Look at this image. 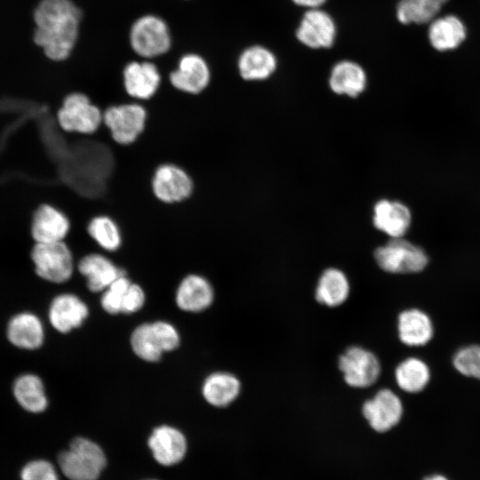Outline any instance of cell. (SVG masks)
Wrapping results in <instances>:
<instances>
[{"instance_id": "e0dca14e", "label": "cell", "mask_w": 480, "mask_h": 480, "mask_svg": "<svg viewBox=\"0 0 480 480\" xmlns=\"http://www.w3.org/2000/svg\"><path fill=\"white\" fill-rule=\"evenodd\" d=\"M86 304L70 293L55 297L49 308L51 324L60 332H68L79 327L88 316Z\"/></svg>"}, {"instance_id": "f546056e", "label": "cell", "mask_w": 480, "mask_h": 480, "mask_svg": "<svg viewBox=\"0 0 480 480\" xmlns=\"http://www.w3.org/2000/svg\"><path fill=\"white\" fill-rule=\"evenodd\" d=\"M448 0H399L396 17L402 24H422L432 20Z\"/></svg>"}, {"instance_id": "d590c367", "label": "cell", "mask_w": 480, "mask_h": 480, "mask_svg": "<svg viewBox=\"0 0 480 480\" xmlns=\"http://www.w3.org/2000/svg\"><path fill=\"white\" fill-rule=\"evenodd\" d=\"M145 302V293L137 284H131L125 292L121 313L132 314L140 310Z\"/></svg>"}, {"instance_id": "44dd1931", "label": "cell", "mask_w": 480, "mask_h": 480, "mask_svg": "<svg viewBox=\"0 0 480 480\" xmlns=\"http://www.w3.org/2000/svg\"><path fill=\"white\" fill-rule=\"evenodd\" d=\"M237 68L244 80H263L269 77L276 70V59L274 53L266 47L253 45L241 52Z\"/></svg>"}, {"instance_id": "d6986e66", "label": "cell", "mask_w": 480, "mask_h": 480, "mask_svg": "<svg viewBox=\"0 0 480 480\" xmlns=\"http://www.w3.org/2000/svg\"><path fill=\"white\" fill-rule=\"evenodd\" d=\"M397 331L400 340L410 347L426 345L434 334L430 317L418 308L406 309L399 314Z\"/></svg>"}, {"instance_id": "836d02e7", "label": "cell", "mask_w": 480, "mask_h": 480, "mask_svg": "<svg viewBox=\"0 0 480 480\" xmlns=\"http://www.w3.org/2000/svg\"><path fill=\"white\" fill-rule=\"evenodd\" d=\"M21 480H59L54 466L44 460L27 463L20 472Z\"/></svg>"}, {"instance_id": "5bb4252c", "label": "cell", "mask_w": 480, "mask_h": 480, "mask_svg": "<svg viewBox=\"0 0 480 480\" xmlns=\"http://www.w3.org/2000/svg\"><path fill=\"white\" fill-rule=\"evenodd\" d=\"M296 37L308 48H329L336 37V25L326 12L320 8L308 9L297 28Z\"/></svg>"}, {"instance_id": "4316f807", "label": "cell", "mask_w": 480, "mask_h": 480, "mask_svg": "<svg viewBox=\"0 0 480 480\" xmlns=\"http://www.w3.org/2000/svg\"><path fill=\"white\" fill-rule=\"evenodd\" d=\"M349 294V283L346 275L337 268H328L321 275L316 289V299L328 307L342 304Z\"/></svg>"}, {"instance_id": "d6a6232c", "label": "cell", "mask_w": 480, "mask_h": 480, "mask_svg": "<svg viewBox=\"0 0 480 480\" xmlns=\"http://www.w3.org/2000/svg\"><path fill=\"white\" fill-rule=\"evenodd\" d=\"M132 283L126 275L116 278L101 296L102 308L108 314H118L122 311L123 298Z\"/></svg>"}, {"instance_id": "9a60e30c", "label": "cell", "mask_w": 480, "mask_h": 480, "mask_svg": "<svg viewBox=\"0 0 480 480\" xmlns=\"http://www.w3.org/2000/svg\"><path fill=\"white\" fill-rule=\"evenodd\" d=\"M70 229L69 217L53 204H43L34 212L31 234L36 243L65 241Z\"/></svg>"}, {"instance_id": "7402d4cb", "label": "cell", "mask_w": 480, "mask_h": 480, "mask_svg": "<svg viewBox=\"0 0 480 480\" xmlns=\"http://www.w3.org/2000/svg\"><path fill=\"white\" fill-rule=\"evenodd\" d=\"M366 74L364 68L351 60H342L332 68L329 85L337 94L356 97L366 86Z\"/></svg>"}, {"instance_id": "83f0119b", "label": "cell", "mask_w": 480, "mask_h": 480, "mask_svg": "<svg viewBox=\"0 0 480 480\" xmlns=\"http://www.w3.org/2000/svg\"><path fill=\"white\" fill-rule=\"evenodd\" d=\"M13 394L20 405L30 412H42L47 407L44 384L36 375L24 374L17 378Z\"/></svg>"}, {"instance_id": "f1b7e54d", "label": "cell", "mask_w": 480, "mask_h": 480, "mask_svg": "<svg viewBox=\"0 0 480 480\" xmlns=\"http://www.w3.org/2000/svg\"><path fill=\"white\" fill-rule=\"evenodd\" d=\"M395 378L402 390L407 393H418L428 384L430 370L424 361L409 357L397 365Z\"/></svg>"}, {"instance_id": "f35d334b", "label": "cell", "mask_w": 480, "mask_h": 480, "mask_svg": "<svg viewBox=\"0 0 480 480\" xmlns=\"http://www.w3.org/2000/svg\"><path fill=\"white\" fill-rule=\"evenodd\" d=\"M153 480V479H152Z\"/></svg>"}, {"instance_id": "cb8c5ba5", "label": "cell", "mask_w": 480, "mask_h": 480, "mask_svg": "<svg viewBox=\"0 0 480 480\" xmlns=\"http://www.w3.org/2000/svg\"><path fill=\"white\" fill-rule=\"evenodd\" d=\"M466 28L454 15H446L433 20L428 29L431 45L444 52L457 48L466 38Z\"/></svg>"}, {"instance_id": "1f68e13d", "label": "cell", "mask_w": 480, "mask_h": 480, "mask_svg": "<svg viewBox=\"0 0 480 480\" xmlns=\"http://www.w3.org/2000/svg\"><path fill=\"white\" fill-rule=\"evenodd\" d=\"M452 364L460 374L480 380V346L460 348L452 357Z\"/></svg>"}, {"instance_id": "484cf974", "label": "cell", "mask_w": 480, "mask_h": 480, "mask_svg": "<svg viewBox=\"0 0 480 480\" xmlns=\"http://www.w3.org/2000/svg\"><path fill=\"white\" fill-rule=\"evenodd\" d=\"M240 382L231 373L214 372L204 381L202 393L212 405L224 407L230 404L239 395Z\"/></svg>"}, {"instance_id": "277c9868", "label": "cell", "mask_w": 480, "mask_h": 480, "mask_svg": "<svg viewBox=\"0 0 480 480\" xmlns=\"http://www.w3.org/2000/svg\"><path fill=\"white\" fill-rule=\"evenodd\" d=\"M63 475L70 480H97L107 460L101 447L84 437H76L58 459Z\"/></svg>"}, {"instance_id": "d4e9b609", "label": "cell", "mask_w": 480, "mask_h": 480, "mask_svg": "<svg viewBox=\"0 0 480 480\" xmlns=\"http://www.w3.org/2000/svg\"><path fill=\"white\" fill-rule=\"evenodd\" d=\"M86 231L100 252L114 253L123 244L119 224L108 214H98L90 219Z\"/></svg>"}, {"instance_id": "9c48e42d", "label": "cell", "mask_w": 480, "mask_h": 480, "mask_svg": "<svg viewBox=\"0 0 480 480\" xmlns=\"http://www.w3.org/2000/svg\"><path fill=\"white\" fill-rule=\"evenodd\" d=\"M374 259L381 269L393 274H412L422 271L428 259L424 250L402 237L391 238L374 252Z\"/></svg>"}, {"instance_id": "5b68a950", "label": "cell", "mask_w": 480, "mask_h": 480, "mask_svg": "<svg viewBox=\"0 0 480 480\" xmlns=\"http://www.w3.org/2000/svg\"><path fill=\"white\" fill-rule=\"evenodd\" d=\"M102 114L103 125L109 131L111 139L122 146L134 143L147 125L148 111L142 102L113 104L103 109Z\"/></svg>"}, {"instance_id": "603a6c76", "label": "cell", "mask_w": 480, "mask_h": 480, "mask_svg": "<svg viewBox=\"0 0 480 480\" xmlns=\"http://www.w3.org/2000/svg\"><path fill=\"white\" fill-rule=\"evenodd\" d=\"M7 337L10 342L18 348L36 349L44 341L43 324L34 314H18L9 322Z\"/></svg>"}, {"instance_id": "7a4b0ae2", "label": "cell", "mask_w": 480, "mask_h": 480, "mask_svg": "<svg viewBox=\"0 0 480 480\" xmlns=\"http://www.w3.org/2000/svg\"><path fill=\"white\" fill-rule=\"evenodd\" d=\"M172 42L168 22L156 13L140 15L129 28V45L140 59L154 60L165 55L171 51Z\"/></svg>"}, {"instance_id": "8992f818", "label": "cell", "mask_w": 480, "mask_h": 480, "mask_svg": "<svg viewBox=\"0 0 480 480\" xmlns=\"http://www.w3.org/2000/svg\"><path fill=\"white\" fill-rule=\"evenodd\" d=\"M164 78L177 92L196 96L210 87L212 75L211 67L203 55L188 52L179 57L175 66Z\"/></svg>"}, {"instance_id": "6da1fadb", "label": "cell", "mask_w": 480, "mask_h": 480, "mask_svg": "<svg viewBox=\"0 0 480 480\" xmlns=\"http://www.w3.org/2000/svg\"><path fill=\"white\" fill-rule=\"evenodd\" d=\"M34 41L52 61L68 60L78 42L82 9L73 0H40L34 11Z\"/></svg>"}, {"instance_id": "8fae6325", "label": "cell", "mask_w": 480, "mask_h": 480, "mask_svg": "<svg viewBox=\"0 0 480 480\" xmlns=\"http://www.w3.org/2000/svg\"><path fill=\"white\" fill-rule=\"evenodd\" d=\"M339 367L347 384L353 388H367L376 382L380 374V364L372 352L353 346L340 356Z\"/></svg>"}, {"instance_id": "ffe728a7", "label": "cell", "mask_w": 480, "mask_h": 480, "mask_svg": "<svg viewBox=\"0 0 480 480\" xmlns=\"http://www.w3.org/2000/svg\"><path fill=\"white\" fill-rule=\"evenodd\" d=\"M373 224L391 238L402 237L411 223L409 209L400 202L380 200L374 206Z\"/></svg>"}, {"instance_id": "4dcf8cb0", "label": "cell", "mask_w": 480, "mask_h": 480, "mask_svg": "<svg viewBox=\"0 0 480 480\" xmlns=\"http://www.w3.org/2000/svg\"><path fill=\"white\" fill-rule=\"evenodd\" d=\"M131 345L137 356L144 361H158L164 353L154 332L152 324L137 326L131 336Z\"/></svg>"}, {"instance_id": "2e32d148", "label": "cell", "mask_w": 480, "mask_h": 480, "mask_svg": "<svg viewBox=\"0 0 480 480\" xmlns=\"http://www.w3.org/2000/svg\"><path fill=\"white\" fill-rule=\"evenodd\" d=\"M154 459L163 466L180 462L187 452V440L176 428L163 425L156 428L148 440Z\"/></svg>"}, {"instance_id": "8d00e7d4", "label": "cell", "mask_w": 480, "mask_h": 480, "mask_svg": "<svg viewBox=\"0 0 480 480\" xmlns=\"http://www.w3.org/2000/svg\"><path fill=\"white\" fill-rule=\"evenodd\" d=\"M297 5L307 7L308 9L319 8L325 0H292Z\"/></svg>"}, {"instance_id": "30bf717a", "label": "cell", "mask_w": 480, "mask_h": 480, "mask_svg": "<svg viewBox=\"0 0 480 480\" xmlns=\"http://www.w3.org/2000/svg\"><path fill=\"white\" fill-rule=\"evenodd\" d=\"M194 187L190 174L173 163L159 164L151 179V188L155 197L166 204L185 202L192 196Z\"/></svg>"}, {"instance_id": "7c38bea8", "label": "cell", "mask_w": 480, "mask_h": 480, "mask_svg": "<svg viewBox=\"0 0 480 480\" xmlns=\"http://www.w3.org/2000/svg\"><path fill=\"white\" fill-rule=\"evenodd\" d=\"M403 412L399 396L388 388L379 390L362 407L364 419L378 433H385L396 426L402 419Z\"/></svg>"}, {"instance_id": "4fadbf2b", "label": "cell", "mask_w": 480, "mask_h": 480, "mask_svg": "<svg viewBox=\"0 0 480 480\" xmlns=\"http://www.w3.org/2000/svg\"><path fill=\"white\" fill-rule=\"evenodd\" d=\"M76 268L85 277L88 289L93 292L106 290L116 278L126 275L124 268L117 266L113 260L100 251L82 255Z\"/></svg>"}, {"instance_id": "e575fe53", "label": "cell", "mask_w": 480, "mask_h": 480, "mask_svg": "<svg viewBox=\"0 0 480 480\" xmlns=\"http://www.w3.org/2000/svg\"><path fill=\"white\" fill-rule=\"evenodd\" d=\"M151 324L163 352L174 350L179 346L180 336L173 325L164 321Z\"/></svg>"}, {"instance_id": "74e56055", "label": "cell", "mask_w": 480, "mask_h": 480, "mask_svg": "<svg viewBox=\"0 0 480 480\" xmlns=\"http://www.w3.org/2000/svg\"><path fill=\"white\" fill-rule=\"evenodd\" d=\"M424 480H448L445 476L442 475H432L426 477Z\"/></svg>"}, {"instance_id": "ac0fdd59", "label": "cell", "mask_w": 480, "mask_h": 480, "mask_svg": "<svg viewBox=\"0 0 480 480\" xmlns=\"http://www.w3.org/2000/svg\"><path fill=\"white\" fill-rule=\"evenodd\" d=\"M212 300V287L204 277L190 274L180 283L176 292V304L180 309L200 312L209 308Z\"/></svg>"}, {"instance_id": "3957f363", "label": "cell", "mask_w": 480, "mask_h": 480, "mask_svg": "<svg viewBox=\"0 0 480 480\" xmlns=\"http://www.w3.org/2000/svg\"><path fill=\"white\" fill-rule=\"evenodd\" d=\"M102 112L88 94L73 91L62 98L56 111V121L64 132L90 135L103 124Z\"/></svg>"}, {"instance_id": "ba28073f", "label": "cell", "mask_w": 480, "mask_h": 480, "mask_svg": "<svg viewBox=\"0 0 480 480\" xmlns=\"http://www.w3.org/2000/svg\"><path fill=\"white\" fill-rule=\"evenodd\" d=\"M36 273L52 283L68 281L74 271L72 249L65 241L36 243L31 252Z\"/></svg>"}, {"instance_id": "52a82bcc", "label": "cell", "mask_w": 480, "mask_h": 480, "mask_svg": "<svg viewBox=\"0 0 480 480\" xmlns=\"http://www.w3.org/2000/svg\"><path fill=\"white\" fill-rule=\"evenodd\" d=\"M123 89L133 101L144 102L159 92L164 75L154 60L135 59L127 61L120 71Z\"/></svg>"}]
</instances>
